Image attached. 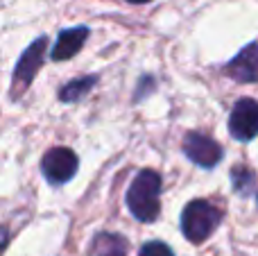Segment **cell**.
Returning <instances> with one entry per match:
<instances>
[{
  "label": "cell",
  "instance_id": "13",
  "mask_svg": "<svg viewBox=\"0 0 258 256\" xmlns=\"http://www.w3.org/2000/svg\"><path fill=\"white\" fill-rule=\"evenodd\" d=\"M127 3H134V5H145V3H152V0H127Z\"/></svg>",
  "mask_w": 258,
  "mask_h": 256
},
{
  "label": "cell",
  "instance_id": "6",
  "mask_svg": "<svg viewBox=\"0 0 258 256\" xmlns=\"http://www.w3.org/2000/svg\"><path fill=\"white\" fill-rule=\"evenodd\" d=\"M183 154L192 163L202 168H213L222 159V148L215 143L211 136H204L200 132H190L183 139Z\"/></svg>",
  "mask_w": 258,
  "mask_h": 256
},
{
  "label": "cell",
  "instance_id": "10",
  "mask_svg": "<svg viewBox=\"0 0 258 256\" xmlns=\"http://www.w3.org/2000/svg\"><path fill=\"white\" fill-rule=\"evenodd\" d=\"M93 84H95V77H82V80L71 82V84H66L61 89V100H66V102H71V100H80Z\"/></svg>",
  "mask_w": 258,
  "mask_h": 256
},
{
  "label": "cell",
  "instance_id": "5",
  "mask_svg": "<svg viewBox=\"0 0 258 256\" xmlns=\"http://www.w3.org/2000/svg\"><path fill=\"white\" fill-rule=\"evenodd\" d=\"M229 132L238 141H251L258 136V102L251 98H242L236 102L229 116Z\"/></svg>",
  "mask_w": 258,
  "mask_h": 256
},
{
  "label": "cell",
  "instance_id": "11",
  "mask_svg": "<svg viewBox=\"0 0 258 256\" xmlns=\"http://www.w3.org/2000/svg\"><path fill=\"white\" fill-rule=\"evenodd\" d=\"M231 179H233V188L242 195L251 193V188H254V184H256V175L249 168H236V170L231 172Z\"/></svg>",
  "mask_w": 258,
  "mask_h": 256
},
{
  "label": "cell",
  "instance_id": "3",
  "mask_svg": "<svg viewBox=\"0 0 258 256\" xmlns=\"http://www.w3.org/2000/svg\"><path fill=\"white\" fill-rule=\"evenodd\" d=\"M45 48H48V39H45V36H41V39H36L34 43H32L30 48L23 52L21 61H18L16 68H14L12 98H21V95L27 91V86L32 84V80H34L36 71H39L41 63H43Z\"/></svg>",
  "mask_w": 258,
  "mask_h": 256
},
{
  "label": "cell",
  "instance_id": "7",
  "mask_svg": "<svg viewBox=\"0 0 258 256\" xmlns=\"http://www.w3.org/2000/svg\"><path fill=\"white\" fill-rule=\"evenodd\" d=\"M231 80L242 82V84H251L258 82V43H249L247 48H242L231 61L224 68Z\"/></svg>",
  "mask_w": 258,
  "mask_h": 256
},
{
  "label": "cell",
  "instance_id": "12",
  "mask_svg": "<svg viewBox=\"0 0 258 256\" xmlns=\"http://www.w3.org/2000/svg\"><path fill=\"white\" fill-rule=\"evenodd\" d=\"M141 256H174V254L165 243L152 240V243H147V245H143L141 247Z\"/></svg>",
  "mask_w": 258,
  "mask_h": 256
},
{
  "label": "cell",
  "instance_id": "2",
  "mask_svg": "<svg viewBox=\"0 0 258 256\" xmlns=\"http://www.w3.org/2000/svg\"><path fill=\"white\" fill-rule=\"evenodd\" d=\"M220 220H222V211L215 204L206 200H192L181 213V231L190 243L200 245L218 229Z\"/></svg>",
  "mask_w": 258,
  "mask_h": 256
},
{
  "label": "cell",
  "instance_id": "8",
  "mask_svg": "<svg viewBox=\"0 0 258 256\" xmlns=\"http://www.w3.org/2000/svg\"><path fill=\"white\" fill-rule=\"evenodd\" d=\"M86 36H89V27H84V25L63 30L61 34H59L57 43H54L52 52H50V57H52L54 61H66V59L75 57L82 50V45L86 43Z\"/></svg>",
  "mask_w": 258,
  "mask_h": 256
},
{
  "label": "cell",
  "instance_id": "9",
  "mask_svg": "<svg viewBox=\"0 0 258 256\" xmlns=\"http://www.w3.org/2000/svg\"><path fill=\"white\" fill-rule=\"evenodd\" d=\"M95 256H125L127 240L118 234H100L93 243Z\"/></svg>",
  "mask_w": 258,
  "mask_h": 256
},
{
  "label": "cell",
  "instance_id": "4",
  "mask_svg": "<svg viewBox=\"0 0 258 256\" xmlns=\"http://www.w3.org/2000/svg\"><path fill=\"white\" fill-rule=\"evenodd\" d=\"M41 170L50 184H66L77 172V154L68 148H52L45 152Z\"/></svg>",
  "mask_w": 258,
  "mask_h": 256
},
{
  "label": "cell",
  "instance_id": "1",
  "mask_svg": "<svg viewBox=\"0 0 258 256\" xmlns=\"http://www.w3.org/2000/svg\"><path fill=\"white\" fill-rule=\"evenodd\" d=\"M161 177L154 170H141L127 190V207L141 222H154L161 213Z\"/></svg>",
  "mask_w": 258,
  "mask_h": 256
}]
</instances>
